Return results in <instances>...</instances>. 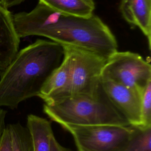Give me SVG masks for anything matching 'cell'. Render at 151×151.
I'll return each instance as SVG.
<instances>
[{
	"instance_id": "cell-15",
	"label": "cell",
	"mask_w": 151,
	"mask_h": 151,
	"mask_svg": "<svg viewBox=\"0 0 151 151\" xmlns=\"http://www.w3.org/2000/svg\"><path fill=\"white\" fill-rule=\"evenodd\" d=\"M140 127H151V81L140 92Z\"/></svg>"
},
{
	"instance_id": "cell-5",
	"label": "cell",
	"mask_w": 151,
	"mask_h": 151,
	"mask_svg": "<svg viewBox=\"0 0 151 151\" xmlns=\"http://www.w3.org/2000/svg\"><path fill=\"white\" fill-rule=\"evenodd\" d=\"M101 78L141 91L151 81V65L137 53L117 50L107 58Z\"/></svg>"
},
{
	"instance_id": "cell-3",
	"label": "cell",
	"mask_w": 151,
	"mask_h": 151,
	"mask_svg": "<svg viewBox=\"0 0 151 151\" xmlns=\"http://www.w3.org/2000/svg\"><path fill=\"white\" fill-rule=\"evenodd\" d=\"M43 111L61 126H130L100 89L91 94H78L44 103Z\"/></svg>"
},
{
	"instance_id": "cell-19",
	"label": "cell",
	"mask_w": 151,
	"mask_h": 151,
	"mask_svg": "<svg viewBox=\"0 0 151 151\" xmlns=\"http://www.w3.org/2000/svg\"><path fill=\"white\" fill-rule=\"evenodd\" d=\"M25 0H0V2L6 8L20 4Z\"/></svg>"
},
{
	"instance_id": "cell-16",
	"label": "cell",
	"mask_w": 151,
	"mask_h": 151,
	"mask_svg": "<svg viewBox=\"0 0 151 151\" xmlns=\"http://www.w3.org/2000/svg\"><path fill=\"white\" fill-rule=\"evenodd\" d=\"M0 151H12L11 135L7 126L1 137Z\"/></svg>"
},
{
	"instance_id": "cell-12",
	"label": "cell",
	"mask_w": 151,
	"mask_h": 151,
	"mask_svg": "<svg viewBox=\"0 0 151 151\" xmlns=\"http://www.w3.org/2000/svg\"><path fill=\"white\" fill-rule=\"evenodd\" d=\"M55 11L64 15L88 17L93 15L94 0H39Z\"/></svg>"
},
{
	"instance_id": "cell-2",
	"label": "cell",
	"mask_w": 151,
	"mask_h": 151,
	"mask_svg": "<svg viewBox=\"0 0 151 151\" xmlns=\"http://www.w3.org/2000/svg\"><path fill=\"white\" fill-rule=\"evenodd\" d=\"M35 35L45 37L63 47L88 51L106 59L118 47L109 27L94 14L80 17L55 12Z\"/></svg>"
},
{
	"instance_id": "cell-4",
	"label": "cell",
	"mask_w": 151,
	"mask_h": 151,
	"mask_svg": "<svg viewBox=\"0 0 151 151\" xmlns=\"http://www.w3.org/2000/svg\"><path fill=\"white\" fill-rule=\"evenodd\" d=\"M70 61V75L67 86L44 103L78 94H91L100 88V79L106 58L93 52L64 47Z\"/></svg>"
},
{
	"instance_id": "cell-6",
	"label": "cell",
	"mask_w": 151,
	"mask_h": 151,
	"mask_svg": "<svg viewBox=\"0 0 151 151\" xmlns=\"http://www.w3.org/2000/svg\"><path fill=\"white\" fill-rule=\"evenodd\" d=\"M68 132L77 151H119L129 140L132 126H61Z\"/></svg>"
},
{
	"instance_id": "cell-9",
	"label": "cell",
	"mask_w": 151,
	"mask_h": 151,
	"mask_svg": "<svg viewBox=\"0 0 151 151\" xmlns=\"http://www.w3.org/2000/svg\"><path fill=\"white\" fill-rule=\"evenodd\" d=\"M120 11L124 20L137 27L151 45V0H121Z\"/></svg>"
},
{
	"instance_id": "cell-10",
	"label": "cell",
	"mask_w": 151,
	"mask_h": 151,
	"mask_svg": "<svg viewBox=\"0 0 151 151\" xmlns=\"http://www.w3.org/2000/svg\"><path fill=\"white\" fill-rule=\"evenodd\" d=\"M26 127L31 136L32 151H50V138L54 134L50 122L30 114L27 116Z\"/></svg>"
},
{
	"instance_id": "cell-8",
	"label": "cell",
	"mask_w": 151,
	"mask_h": 151,
	"mask_svg": "<svg viewBox=\"0 0 151 151\" xmlns=\"http://www.w3.org/2000/svg\"><path fill=\"white\" fill-rule=\"evenodd\" d=\"M19 40L13 15L0 2V76L18 52Z\"/></svg>"
},
{
	"instance_id": "cell-7",
	"label": "cell",
	"mask_w": 151,
	"mask_h": 151,
	"mask_svg": "<svg viewBox=\"0 0 151 151\" xmlns=\"http://www.w3.org/2000/svg\"><path fill=\"white\" fill-rule=\"evenodd\" d=\"M101 87L114 107L130 126H141L140 92L107 79H100Z\"/></svg>"
},
{
	"instance_id": "cell-11",
	"label": "cell",
	"mask_w": 151,
	"mask_h": 151,
	"mask_svg": "<svg viewBox=\"0 0 151 151\" xmlns=\"http://www.w3.org/2000/svg\"><path fill=\"white\" fill-rule=\"evenodd\" d=\"M70 75V58L68 54L64 51V56L62 63L53 71L46 80L38 97L44 101L61 92L67 86Z\"/></svg>"
},
{
	"instance_id": "cell-13",
	"label": "cell",
	"mask_w": 151,
	"mask_h": 151,
	"mask_svg": "<svg viewBox=\"0 0 151 151\" xmlns=\"http://www.w3.org/2000/svg\"><path fill=\"white\" fill-rule=\"evenodd\" d=\"M119 151H151V127H134L132 134Z\"/></svg>"
},
{
	"instance_id": "cell-17",
	"label": "cell",
	"mask_w": 151,
	"mask_h": 151,
	"mask_svg": "<svg viewBox=\"0 0 151 151\" xmlns=\"http://www.w3.org/2000/svg\"><path fill=\"white\" fill-rule=\"evenodd\" d=\"M50 151H71L69 148L61 145L55 139L54 134L50 138Z\"/></svg>"
},
{
	"instance_id": "cell-18",
	"label": "cell",
	"mask_w": 151,
	"mask_h": 151,
	"mask_svg": "<svg viewBox=\"0 0 151 151\" xmlns=\"http://www.w3.org/2000/svg\"><path fill=\"white\" fill-rule=\"evenodd\" d=\"M7 111L5 109L0 107V140L1 136L6 127L5 120Z\"/></svg>"
},
{
	"instance_id": "cell-1",
	"label": "cell",
	"mask_w": 151,
	"mask_h": 151,
	"mask_svg": "<svg viewBox=\"0 0 151 151\" xmlns=\"http://www.w3.org/2000/svg\"><path fill=\"white\" fill-rule=\"evenodd\" d=\"M64 56V47L50 40H37L18 51L0 76V107L15 109L22 101L38 97Z\"/></svg>"
},
{
	"instance_id": "cell-14",
	"label": "cell",
	"mask_w": 151,
	"mask_h": 151,
	"mask_svg": "<svg viewBox=\"0 0 151 151\" xmlns=\"http://www.w3.org/2000/svg\"><path fill=\"white\" fill-rule=\"evenodd\" d=\"M11 139L12 151H32L30 134L27 127L19 123L7 125Z\"/></svg>"
}]
</instances>
